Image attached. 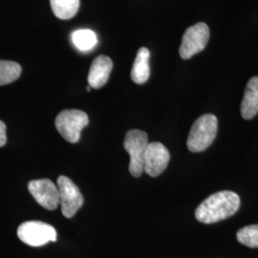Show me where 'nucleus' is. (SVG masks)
<instances>
[{"label":"nucleus","instance_id":"39448f33","mask_svg":"<svg viewBox=\"0 0 258 258\" xmlns=\"http://www.w3.org/2000/svg\"><path fill=\"white\" fill-rule=\"evenodd\" d=\"M18 236L23 243L31 247H41L56 240L55 228L41 221L22 223L18 229Z\"/></svg>","mask_w":258,"mask_h":258},{"label":"nucleus","instance_id":"423d86ee","mask_svg":"<svg viewBox=\"0 0 258 258\" xmlns=\"http://www.w3.org/2000/svg\"><path fill=\"white\" fill-rule=\"evenodd\" d=\"M210 39V29L207 24L199 22L184 32L179 54L183 59H188L203 51Z\"/></svg>","mask_w":258,"mask_h":258},{"label":"nucleus","instance_id":"1a4fd4ad","mask_svg":"<svg viewBox=\"0 0 258 258\" xmlns=\"http://www.w3.org/2000/svg\"><path fill=\"white\" fill-rule=\"evenodd\" d=\"M170 154L161 143H148L144 158V171L151 177L162 174L168 166Z\"/></svg>","mask_w":258,"mask_h":258},{"label":"nucleus","instance_id":"f257e3e1","mask_svg":"<svg viewBox=\"0 0 258 258\" xmlns=\"http://www.w3.org/2000/svg\"><path fill=\"white\" fill-rule=\"evenodd\" d=\"M240 197L231 190L212 194L200 204L196 211V219L204 224H212L225 220L238 211Z\"/></svg>","mask_w":258,"mask_h":258},{"label":"nucleus","instance_id":"f8f14e48","mask_svg":"<svg viewBox=\"0 0 258 258\" xmlns=\"http://www.w3.org/2000/svg\"><path fill=\"white\" fill-rule=\"evenodd\" d=\"M149 58L150 52L148 48H140L131 70V80L134 83L137 84H144L148 82L150 76Z\"/></svg>","mask_w":258,"mask_h":258},{"label":"nucleus","instance_id":"20e7f679","mask_svg":"<svg viewBox=\"0 0 258 258\" xmlns=\"http://www.w3.org/2000/svg\"><path fill=\"white\" fill-rule=\"evenodd\" d=\"M148 145V134L145 131L132 129L125 134L123 147L130 156L129 171L134 177H140L144 172V158Z\"/></svg>","mask_w":258,"mask_h":258},{"label":"nucleus","instance_id":"f03ea898","mask_svg":"<svg viewBox=\"0 0 258 258\" xmlns=\"http://www.w3.org/2000/svg\"><path fill=\"white\" fill-rule=\"evenodd\" d=\"M218 120L212 114H205L194 121L186 146L191 152H202L209 148L217 134Z\"/></svg>","mask_w":258,"mask_h":258},{"label":"nucleus","instance_id":"2eb2a0df","mask_svg":"<svg viewBox=\"0 0 258 258\" xmlns=\"http://www.w3.org/2000/svg\"><path fill=\"white\" fill-rule=\"evenodd\" d=\"M21 66L15 61L0 60V86L14 83L21 75Z\"/></svg>","mask_w":258,"mask_h":258},{"label":"nucleus","instance_id":"9b49d317","mask_svg":"<svg viewBox=\"0 0 258 258\" xmlns=\"http://www.w3.org/2000/svg\"><path fill=\"white\" fill-rule=\"evenodd\" d=\"M258 114V77H253L247 84L241 102V115L245 120H250Z\"/></svg>","mask_w":258,"mask_h":258},{"label":"nucleus","instance_id":"ddd939ff","mask_svg":"<svg viewBox=\"0 0 258 258\" xmlns=\"http://www.w3.org/2000/svg\"><path fill=\"white\" fill-rule=\"evenodd\" d=\"M81 0H50L52 11L57 19H72L80 9Z\"/></svg>","mask_w":258,"mask_h":258},{"label":"nucleus","instance_id":"6e6552de","mask_svg":"<svg viewBox=\"0 0 258 258\" xmlns=\"http://www.w3.org/2000/svg\"><path fill=\"white\" fill-rule=\"evenodd\" d=\"M28 189L42 208L54 211L59 205L57 185L49 179L34 180L28 184Z\"/></svg>","mask_w":258,"mask_h":258},{"label":"nucleus","instance_id":"a211bd4d","mask_svg":"<svg viewBox=\"0 0 258 258\" xmlns=\"http://www.w3.org/2000/svg\"><path fill=\"white\" fill-rule=\"evenodd\" d=\"M86 90H87V91H88V92H89V91H90V90H91V87H90V86H89V85H88V86H87V87H86Z\"/></svg>","mask_w":258,"mask_h":258},{"label":"nucleus","instance_id":"f3484780","mask_svg":"<svg viewBox=\"0 0 258 258\" xmlns=\"http://www.w3.org/2000/svg\"><path fill=\"white\" fill-rule=\"evenodd\" d=\"M7 143V136H6V124L0 120V148L4 147Z\"/></svg>","mask_w":258,"mask_h":258},{"label":"nucleus","instance_id":"9d476101","mask_svg":"<svg viewBox=\"0 0 258 258\" xmlns=\"http://www.w3.org/2000/svg\"><path fill=\"white\" fill-rule=\"evenodd\" d=\"M113 69V61L107 55H101L93 60L88 74V84L91 88L99 89L108 82Z\"/></svg>","mask_w":258,"mask_h":258},{"label":"nucleus","instance_id":"7ed1b4c3","mask_svg":"<svg viewBox=\"0 0 258 258\" xmlns=\"http://www.w3.org/2000/svg\"><path fill=\"white\" fill-rule=\"evenodd\" d=\"M55 128L65 141L76 144L80 141L81 133L89 123V118L85 112L77 109L61 111L55 118Z\"/></svg>","mask_w":258,"mask_h":258},{"label":"nucleus","instance_id":"dca6fc26","mask_svg":"<svg viewBox=\"0 0 258 258\" xmlns=\"http://www.w3.org/2000/svg\"><path fill=\"white\" fill-rule=\"evenodd\" d=\"M236 236L241 244L249 248H258V224L240 229Z\"/></svg>","mask_w":258,"mask_h":258},{"label":"nucleus","instance_id":"4468645a","mask_svg":"<svg viewBox=\"0 0 258 258\" xmlns=\"http://www.w3.org/2000/svg\"><path fill=\"white\" fill-rule=\"evenodd\" d=\"M72 42L80 51L88 52L98 43V37L90 29H80L72 34Z\"/></svg>","mask_w":258,"mask_h":258},{"label":"nucleus","instance_id":"0eeeda50","mask_svg":"<svg viewBox=\"0 0 258 258\" xmlns=\"http://www.w3.org/2000/svg\"><path fill=\"white\" fill-rule=\"evenodd\" d=\"M57 188L62 214L66 218L74 217L83 205V196L81 190L71 179L63 175L57 178Z\"/></svg>","mask_w":258,"mask_h":258}]
</instances>
